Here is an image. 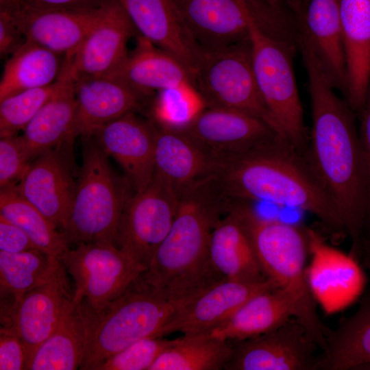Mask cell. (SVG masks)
I'll return each instance as SVG.
<instances>
[{"label": "cell", "instance_id": "obj_45", "mask_svg": "<svg viewBox=\"0 0 370 370\" xmlns=\"http://www.w3.org/2000/svg\"><path fill=\"white\" fill-rule=\"evenodd\" d=\"M360 261L370 273V239L364 243Z\"/></svg>", "mask_w": 370, "mask_h": 370}, {"label": "cell", "instance_id": "obj_6", "mask_svg": "<svg viewBox=\"0 0 370 370\" xmlns=\"http://www.w3.org/2000/svg\"><path fill=\"white\" fill-rule=\"evenodd\" d=\"M83 138L82 165L62 232L69 244L95 243L117 247L119 224L128 198L112 172L108 156L91 137Z\"/></svg>", "mask_w": 370, "mask_h": 370}, {"label": "cell", "instance_id": "obj_16", "mask_svg": "<svg viewBox=\"0 0 370 370\" xmlns=\"http://www.w3.org/2000/svg\"><path fill=\"white\" fill-rule=\"evenodd\" d=\"M183 130L219 163L280 134L260 118L214 107H206Z\"/></svg>", "mask_w": 370, "mask_h": 370}, {"label": "cell", "instance_id": "obj_5", "mask_svg": "<svg viewBox=\"0 0 370 370\" xmlns=\"http://www.w3.org/2000/svg\"><path fill=\"white\" fill-rule=\"evenodd\" d=\"M231 208L247 230L264 275L293 295L297 304L295 319L325 352L331 330L319 318L306 278V228L264 219L247 201L232 202Z\"/></svg>", "mask_w": 370, "mask_h": 370}, {"label": "cell", "instance_id": "obj_37", "mask_svg": "<svg viewBox=\"0 0 370 370\" xmlns=\"http://www.w3.org/2000/svg\"><path fill=\"white\" fill-rule=\"evenodd\" d=\"M206 107L192 84H182L156 92L151 104L152 121L171 129L186 128Z\"/></svg>", "mask_w": 370, "mask_h": 370}, {"label": "cell", "instance_id": "obj_9", "mask_svg": "<svg viewBox=\"0 0 370 370\" xmlns=\"http://www.w3.org/2000/svg\"><path fill=\"white\" fill-rule=\"evenodd\" d=\"M201 49H214L249 38L253 21L262 29L276 27L284 15L282 3L263 0H172Z\"/></svg>", "mask_w": 370, "mask_h": 370}, {"label": "cell", "instance_id": "obj_3", "mask_svg": "<svg viewBox=\"0 0 370 370\" xmlns=\"http://www.w3.org/2000/svg\"><path fill=\"white\" fill-rule=\"evenodd\" d=\"M215 176L184 190L166 236L140 275L147 284L175 291H194L225 279L210 259L212 231L230 207Z\"/></svg>", "mask_w": 370, "mask_h": 370}, {"label": "cell", "instance_id": "obj_35", "mask_svg": "<svg viewBox=\"0 0 370 370\" xmlns=\"http://www.w3.org/2000/svg\"><path fill=\"white\" fill-rule=\"evenodd\" d=\"M0 217L18 226L38 250L53 258L61 261L70 249L64 232L14 186L1 188Z\"/></svg>", "mask_w": 370, "mask_h": 370}, {"label": "cell", "instance_id": "obj_39", "mask_svg": "<svg viewBox=\"0 0 370 370\" xmlns=\"http://www.w3.org/2000/svg\"><path fill=\"white\" fill-rule=\"evenodd\" d=\"M31 162L27 160L21 136L1 137L0 187L14 186L21 179Z\"/></svg>", "mask_w": 370, "mask_h": 370}, {"label": "cell", "instance_id": "obj_36", "mask_svg": "<svg viewBox=\"0 0 370 370\" xmlns=\"http://www.w3.org/2000/svg\"><path fill=\"white\" fill-rule=\"evenodd\" d=\"M72 75L69 61L65 58L61 74L53 83L21 91L0 100L1 137L13 136L23 130Z\"/></svg>", "mask_w": 370, "mask_h": 370}, {"label": "cell", "instance_id": "obj_29", "mask_svg": "<svg viewBox=\"0 0 370 370\" xmlns=\"http://www.w3.org/2000/svg\"><path fill=\"white\" fill-rule=\"evenodd\" d=\"M73 81V74L23 129L21 138L29 162L42 153L72 141L76 136L77 103Z\"/></svg>", "mask_w": 370, "mask_h": 370}, {"label": "cell", "instance_id": "obj_30", "mask_svg": "<svg viewBox=\"0 0 370 370\" xmlns=\"http://www.w3.org/2000/svg\"><path fill=\"white\" fill-rule=\"evenodd\" d=\"M370 362V292L351 316L340 321L327 336L319 370H356Z\"/></svg>", "mask_w": 370, "mask_h": 370}, {"label": "cell", "instance_id": "obj_15", "mask_svg": "<svg viewBox=\"0 0 370 370\" xmlns=\"http://www.w3.org/2000/svg\"><path fill=\"white\" fill-rule=\"evenodd\" d=\"M137 34L117 0H105L99 16L69 60L74 76H112L129 53L127 43Z\"/></svg>", "mask_w": 370, "mask_h": 370}, {"label": "cell", "instance_id": "obj_48", "mask_svg": "<svg viewBox=\"0 0 370 370\" xmlns=\"http://www.w3.org/2000/svg\"><path fill=\"white\" fill-rule=\"evenodd\" d=\"M263 1H267L271 3H278L282 2L284 0H263Z\"/></svg>", "mask_w": 370, "mask_h": 370}, {"label": "cell", "instance_id": "obj_13", "mask_svg": "<svg viewBox=\"0 0 370 370\" xmlns=\"http://www.w3.org/2000/svg\"><path fill=\"white\" fill-rule=\"evenodd\" d=\"M73 301L68 273L60 262L47 280L1 312L0 330L13 333L21 340L28 361L55 330Z\"/></svg>", "mask_w": 370, "mask_h": 370}, {"label": "cell", "instance_id": "obj_14", "mask_svg": "<svg viewBox=\"0 0 370 370\" xmlns=\"http://www.w3.org/2000/svg\"><path fill=\"white\" fill-rule=\"evenodd\" d=\"M311 260L306 278L311 293L326 314L352 304L364 285L359 261L329 245L317 231L306 228Z\"/></svg>", "mask_w": 370, "mask_h": 370}, {"label": "cell", "instance_id": "obj_47", "mask_svg": "<svg viewBox=\"0 0 370 370\" xmlns=\"http://www.w3.org/2000/svg\"><path fill=\"white\" fill-rule=\"evenodd\" d=\"M356 370H370V362L360 366Z\"/></svg>", "mask_w": 370, "mask_h": 370}, {"label": "cell", "instance_id": "obj_41", "mask_svg": "<svg viewBox=\"0 0 370 370\" xmlns=\"http://www.w3.org/2000/svg\"><path fill=\"white\" fill-rule=\"evenodd\" d=\"M358 116L360 120L358 129L359 136L367 180V207L365 229V242L370 239V82L365 97V104Z\"/></svg>", "mask_w": 370, "mask_h": 370}, {"label": "cell", "instance_id": "obj_1", "mask_svg": "<svg viewBox=\"0 0 370 370\" xmlns=\"http://www.w3.org/2000/svg\"><path fill=\"white\" fill-rule=\"evenodd\" d=\"M307 73L312 128L302 154L307 165L335 205L351 242L349 254L360 260L367 207V180L357 115L340 97L309 40H298Z\"/></svg>", "mask_w": 370, "mask_h": 370}, {"label": "cell", "instance_id": "obj_24", "mask_svg": "<svg viewBox=\"0 0 370 370\" xmlns=\"http://www.w3.org/2000/svg\"><path fill=\"white\" fill-rule=\"evenodd\" d=\"M155 125L154 175L180 194L217 173L219 162L183 130Z\"/></svg>", "mask_w": 370, "mask_h": 370}, {"label": "cell", "instance_id": "obj_43", "mask_svg": "<svg viewBox=\"0 0 370 370\" xmlns=\"http://www.w3.org/2000/svg\"><path fill=\"white\" fill-rule=\"evenodd\" d=\"M35 249L37 248L22 229L0 217V251L21 253Z\"/></svg>", "mask_w": 370, "mask_h": 370}, {"label": "cell", "instance_id": "obj_22", "mask_svg": "<svg viewBox=\"0 0 370 370\" xmlns=\"http://www.w3.org/2000/svg\"><path fill=\"white\" fill-rule=\"evenodd\" d=\"M99 6L81 10L38 9L21 0L7 8L27 41L66 56L77 50L93 27Z\"/></svg>", "mask_w": 370, "mask_h": 370}, {"label": "cell", "instance_id": "obj_23", "mask_svg": "<svg viewBox=\"0 0 370 370\" xmlns=\"http://www.w3.org/2000/svg\"><path fill=\"white\" fill-rule=\"evenodd\" d=\"M14 187L58 229L64 230L70 216L76 184L58 149L47 151L34 159Z\"/></svg>", "mask_w": 370, "mask_h": 370}, {"label": "cell", "instance_id": "obj_42", "mask_svg": "<svg viewBox=\"0 0 370 370\" xmlns=\"http://www.w3.org/2000/svg\"><path fill=\"white\" fill-rule=\"evenodd\" d=\"M26 39L18 27L10 8L0 5V57L8 58Z\"/></svg>", "mask_w": 370, "mask_h": 370}, {"label": "cell", "instance_id": "obj_4", "mask_svg": "<svg viewBox=\"0 0 370 370\" xmlns=\"http://www.w3.org/2000/svg\"><path fill=\"white\" fill-rule=\"evenodd\" d=\"M206 288L175 291L151 286L140 276L99 311H92L82 304L87 336L79 369L92 370L101 361L135 341L159 336L168 321Z\"/></svg>", "mask_w": 370, "mask_h": 370}, {"label": "cell", "instance_id": "obj_40", "mask_svg": "<svg viewBox=\"0 0 370 370\" xmlns=\"http://www.w3.org/2000/svg\"><path fill=\"white\" fill-rule=\"evenodd\" d=\"M27 356L21 340L14 334L0 330V369H26Z\"/></svg>", "mask_w": 370, "mask_h": 370}, {"label": "cell", "instance_id": "obj_28", "mask_svg": "<svg viewBox=\"0 0 370 370\" xmlns=\"http://www.w3.org/2000/svg\"><path fill=\"white\" fill-rule=\"evenodd\" d=\"M137 36L135 49L112 76L150 97L169 87L193 84L192 74L178 59Z\"/></svg>", "mask_w": 370, "mask_h": 370}, {"label": "cell", "instance_id": "obj_38", "mask_svg": "<svg viewBox=\"0 0 370 370\" xmlns=\"http://www.w3.org/2000/svg\"><path fill=\"white\" fill-rule=\"evenodd\" d=\"M173 341L164 336L140 339L105 358L92 370H149L159 355Z\"/></svg>", "mask_w": 370, "mask_h": 370}, {"label": "cell", "instance_id": "obj_46", "mask_svg": "<svg viewBox=\"0 0 370 370\" xmlns=\"http://www.w3.org/2000/svg\"><path fill=\"white\" fill-rule=\"evenodd\" d=\"M21 0H0V5L11 7L18 3Z\"/></svg>", "mask_w": 370, "mask_h": 370}, {"label": "cell", "instance_id": "obj_19", "mask_svg": "<svg viewBox=\"0 0 370 370\" xmlns=\"http://www.w3.org/2000/svg\"><path fill=\"white\" fill-rule=\"evenodd\" d=\"M334 88L345 99L347 73L338 0H286Z\"/></svg>", "mask_w": 370, "mask_h": 370}, {"label": "cell", "instance_id": "obj_25", "mask_svg": "<svg viewBox=\"0 0 370 370\" xmlns=\"http://www.w3.org/2000/svg\"><path fill=\"white\" fill-rule=\"evenodd\" d=\"M347 73L345 98L357 116L370 82V0H338Z\"/></svg>", "mask_w": 370, "mask_h": 370}, {"label": "cell", "instance_id": "obj_44", "mask_svg": "<svg viewBox=\"0 0 370 370\" xmlns=\"http://www.w3.org/2000/svg\"><path fill=\"white\" fill-rule=\"evenodd\" d=\"M25 4L38 9L81 10L99 7L105 0H21Z\"/></svg>", "mask_w": 370, "mask_h": 370}, {"label": "cell", "instance_id": "obj_20", "mask_svg": "<svg viewBox=\"0 0 370 370\" xmlns=\"http://www.w3.org/2000/svg\"><path fill=\"white\" fill-rule=\"evenodd\" d=\"M73 88L76 136H89L98 127L136 112L150 97L113 76H74Z\"/></svg>", "mask_w": 370, "mask_h": 370}, {"label": "cell", "instance_id": "obj_7", "mask_svg": "<svg viewBox=\"0 0 370 370\" xmlns=\"http://www.w3.org/2000/svg\"><path fill=\"white\" fill-rule=\"evenodd\" d=\"M249 38L261 97L280 132L303 154L309 135L293 66L297 39L269 35L261 30L255 21L251 23Z\"/></svg>", "mask_w": 370, "mask_h": 370}, {"label": "cell", "instance_id": "obj_10", "mask_svg": "<svg viewBox=\"0 0 370 370\" xmlns=\"http://www.w3.org/2000/svg\"><path fill=\"white\" fill-rule=\"evenodd\" d=\"M74 281L73 300L99 311L122 294L146 270L119 247L80 243L61 258Z\"/></svg>", "mask_w": 370, "mask_h": 370}, {"label": "cell", "instance_id": "obj_11", "mask_svg": "<svg viewBox=\"0 0 370 370\" xmlns=\"http://www.w3.org/2000/svg\"><path fill=\"white\" fill-rule=\"evenodd\" d=\"M180 195L153 175L143 190L128 198L117 232V247L146 269L173 221Z\"/></svg>", "mask_w": 370, "mask_h": 370}, {"label": "cell", "instance_id": "obj_17", "mask_svg": "<svg viewBox=\"0 0 370 370\" xmlns=\"http://www.w3.org/2000/svg\"><path fill=\"white\" fill-rule=\"evenodd\" d=\"M125 171L135 192L143 190L154 175L155 125L128 113L96 129L89 136Z\"/></svg>", "mask_w": 370, "mask_h": 370}, {"label": "cell", "instance_id": "obj_12", "mask_svg": "<svg viewBox=\"0 0 370 370\" xmlns=\"http://www.w3.org/2000/svg\"><path fill=\"white\" fill-rule=\"evenodd\" d=\"M230 342L225 370H319L321 350L294 317L269 332Z\"/></svg>", "mask_w": 370, "mask_h": 370}, {"label": "cell", "instance_id": "obj_32", "mask_svg": "<svg viewBox=\"0 0 370 370\" xmlns=\"http://www.w3.org/2000/svg\"><path fill=\"white\" fill-rule=\"evenodd\" d=\"M64 59V56L26 41L4 64L0 80V100L53 83L61 74Z\"/></svg>", "mask_w": 370, "mask_h": 370}, {"label": "cell", "instance_id": "obj_26", "mask_svg": "<svg viewBox=\"0 0 370 370\" xmlns=\"http://www.w3.org/2000/svg\"><path fill=\"white\" fill-rule=\"evenodd\" d=\"M210 259L217 273L225 279L248 283L268 279L249 236L230 204L212 231Z\"/></svg>", "mask_w": 370, "mask_h": 370}, {"label": "cell", "instance_id": "obj_33", "mask_svg": "<svg viewBox=\"0 0 370 370\" xmlns=\"http://www.w3.org/2000/svg\"><path fill=\"white\" fill-rule=\"evenodd\" d=\"M60 262L37 249L21 253L0 251L1 312L47 280Z\"/></svg>", "mask_w": 370, "mask_h": 370}, {"label": "cell", "instance_id": "obj_34", "mask_svg": "<svg viewBox=\"0 0 370 370\" xmlns=\"http://www.w3.org/2000/svg\"><path fill=\"white\" fill-rule=\"evenodd\" d=\"M232 352L230 341L208 333L184 334L174 338L149 370L224 369Z\"/></svg>", "mask_w": 370, "mask_h": 370}, {"label": "cell", "instance_id": "obj_18", "mask_svg": "<svg viewBox=\"0 0 370 370\" xmlns=\"http://www.w3.org/2000/svg\"><path fill=\"white\" fill-rule=\"evenodd\" d=\"M278 287L269 279L254 283L222 279L180 309L164 326L159 336L177 332L184 334L208 333L227 320L255 295Z\"/></svg>", "mask_w": 370, "mask_h": 370}, {"label": "cell", "instance_id": "obj_27", "mask_svg": "<svg viewBox=\"0 0 370 370\" xmlns=\"http://www.w3.org/2000/svg\"><path fill=\"white\" fill-rule=\"evenodd\" d=\"M296 315L294 297L278 287L255 295L208 334L226 341L243 340L274 330Z\"/></svg>", "mask_w": 370, "mask_h": 370}, {"label": "cell", "instance_id": "obj_8", "mask_svg": "<svg viewBox=\"0 0 370 370\" xmlns=\"http://www.w3.org/2000/svg\"><path fill=\"white\" fill-rule=\"evenodd\" d=\"M193 77L206 107L249 114L280 133L257 85L250 38L223 47L201 49Z\"/></svg>", "mask_w": 370, "mask_h": 370}, {"label": "cell", "instance_id": "obj_21", "mask_svg": "<svg viewBox=\"0 0 370 370\" xmlns=\"http://www.w3.org/2000/svg\"><path fill=\"white\" fill-rule=\"evenodd\" d=\"M117 1L138 35L173 55L193 75L201 48L172 0Z\"/></svg>", "mask_w": 370, "mask_h": 370}, {"label": "cell", "instance_id": "obj_31", "mask_svg": "<svg viewBox=\"0 0 370 370\" xmlns=\"http://www.w3.org/2000/svg\"><path fill=\"white\" fill-rule=\"evenodd\" d=\"M86 336V323L82 304L73 301L55 330L29 359L26 369L79 368L84 356Z\"/></svg>", "mask_w": 370, "mask_h": 370}, {"label": "cell", "instance_id": "obj_2", "mask_svg": "<svg viewBox=\"0 0 370 370\" xmlns=\"http://www.w3.org/2000/svg\"><path fill=\"white\" fill-rule=\"evenodd\" d=\"M229 201H258L313 214L332 240L347 237L341 216L303 156L282 134L220 162L215 175Z\"/></svg>", "mask_w": 370, "mask_h": 370}]
</instances>
